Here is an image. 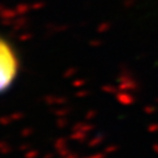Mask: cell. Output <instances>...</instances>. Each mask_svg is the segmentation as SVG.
I'll return each instance as SVG.
<instances>
[{"label":"cell","instance_id":"1","mask_svg":"<svg viewBox=\"0 0 158 158\" xmlns=\"http://www.w3.org/2000/svg\"><path fill=\"white\" fill-rule=\"evenodd\" d=\"M19 72L20 60L15 48L0 35V95L14 85Z\"/></svg>","mask_w":158,"mask_h":158}]
</instances>
